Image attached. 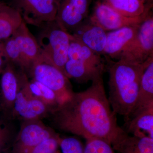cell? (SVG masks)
I'll return each mask as SVG.
<instances>
[{
  "mask_svg": "<svg viewBox=\"0 0 153 153\" xmlns=\"http://www.w3.org/2000/svg\"><path fill=\"white\" fill-rule=\"evenodd\" d=\"M50 114L53 124L60 130L86 140H102L114 149L129 135L118 124L102 77L92 81L84 91L73 92Z\"/></svg>",
  "mask_w": 153,
  "mask_h": 153,
  "instance_id": "obj_1",
  "label": "cell"
},
{
  "mask_svg": "<svg viewBox=\"0 0 153 153\" xmlns=\"http://www.w3.org/2000/svg\"><path fill=\"white\" fill-rule=\"evenodd\" d=\"M105 59L109 73L108 101L114 112L126 120L135 104L143 73L153 57L142 64Z\"/></svg>",
  "mask_w": 153,
  "mask_h": 153,
  "instance_id": "obj_2",
  "label": "cell"
},
{
  "mask_svg": "<svg viewBox=\"0 0 153 153\" xmlns=\"http://www.w3.org/2000/svg\"><path fill=\"white\" fill-rule=\"evenodd\" d=\"M37 39L41 53L64 74L72 35L60 27L55 21L45 24Z\"/></svg>",
  "mask_w": 153,
  "mask_h": 153,
  "instance_id": "obj_3",
  "label": "cell"
},
{
  "mask_svg": "<svg viewBox=\"0 0 153 153\" xmlns=\"http://www.w3.org/2000/svg\"><path fill=\"white\" fill-rule=\"evenodd\" d=\"M29 71L33 79L49 88L55 93L60 104L74 92L69 78L52 65L42 53Z\"/></svg>",
  "mask_w": 153,
  "mask_h": 153,
  "instance_id": "obj_4",
  "label": "cell"
},
{
  "mask_svg": "<svg viewBox=\"0 0 153 153\" xmlns=\"http://www.w3.org/2000/svg\"><path fill=\"white\" fill-rule=\"evenodd\" d=\"M9 4L19 12L26 24L41 27L55 21L58 3V0H11Z\"/></svg>",
  "mask_w": 153,
  "mask_h": 153,
  "instance_id": "obj_5",
  "label": "cell"
},
{
  "mask_svg": "<svg viewBox=\"0 0 153 153\" xmlns=\"http://www.w3.org/2000/svg\"><path fill=\"white\" fill-rule=\"evenodd\" d=\"M152 57H153V16L151 11L140 24L135 38L121 54L119 60L135 64H142Z\"/></svg>",
  "mask_w": 153,
  "mask_h": 153,
  "instance_id": "obj_6",
  "label": "cell"
},
{
  "mask_svg": "<svg viewBox=\"0 0 153 153\" xmlns=\"http://www.w3.org/2000/svg\"><path fill=\"white\" fill-rule=\"evenodd\" d=\"M57 134L41 120H25L16 135L12 153H26L43 141Z\"/></svg>",
  "mask_w": 153,
  "mask_h": 153,
  "instance_id": "obj_7",
  "label": "cell"
},
{
  "mask_svg": "<svg viewBox=\"0 0 153 153\" xmlns=\"http://www.w3.org/2000/svg\"><path fill=\"white\" fill-rule=\"evenodd\" d=\"M151 11L140 16L133 18L126 17L98 1L96 2L93 13L88 19L91 22L108 32L126 26L140 24Z\"/></svg>",
  "mask_w": 153,
  "mask_h": 153,
  "instance_id": "obj_8",
  "label": "cell"
},
{
  "mask_svg": "<svg viewBox=\"0 0 153 153\" xmlns=\"http://www.w3.org/2000/svg\"><path fill=\"white\" fill-rule=\"evenodd\" d=\"M91 0H58L55 22L66 32L72 33L87 19Z\"/></svg>",
  "mask_w": 153,
  "mask_h": 153,
  "instance_id": "obj_9",
  "label": "cell"
},
{
  "mask_svg": "<svg viewBox=\"0 0 153 153\" xmlns=\"http://www.w3.org/2000/svg\"><path fill=\"white\" fill-rule=\"evenodd\" d=\"M14 64L9 62L2 71L1 80V108L6 117L11 119L15 100L21 83L22 72L18 75Z\"/></svg>",
  "mask_w": 153,
  "mask_h": 153,
  "instance_id": "obj_10",
  "label": "cell"
},
{
  "mask_svg": "<svg viewBox=\"0 0 153 153\" xmlns=\"http://www.w3.org/2000/svg\"><path fill=\"white\" fill-rule=\"evenodd\" d=\"M140 24L126 26L107 32L103 55L110 59L118 60L135 38Z\"/></svg>",
  "mask_w": 153,
  "mask_h": 153,
  "instance_id": "obj_11",
  "label": "cell"
},
{
  "mask_svg": "<svg viewBox=\"0 0 153 153\" xmlns=\"http://www.w3.org/2000/svg\"><path fill=\"white\" fill-rule=\"evenodd\" d=\"M107 33L102 28L85 19L71 33V35L99 55L104 54Z\"/></svg>",
  "mask_w": 153,
  "mask_h": 153,
  "instance_id": "obj_12",
  "label": "cell"
},
{
  "mask_svg": "<svg viewBox=\"0 0 153 153\" xmlns=\"http://www.w3.org/2000/svg\"><path fill=\"white\" fill-rule=\"evenodd\" d=\"M12 37L17 42L29 71L33 63L40 57L41 51L37 39L30 33L24 21Z\"/></svg>",
  "mask_w": 153,
  "mask_h": 153,
  "instance_id": "obj_13",
  "label": "cell"
},
{
  "mask_svg": "<svg viewBox=\"0 0 153 153\" xmlns=\"http://www.w3.org/2000/svg\"><path fill=\"white\" fill-rule=\"evenodd\" d=\"M125 123L123 128L128 134L153 139V106L130 116Z\"/></svg>",
  "mask_w": 153,
  "mask_h": 153,
  "instance_id": "obj_14",
  "label": "cell"
},
{
  "mask_svg": "<svg viewBox=\"0 0 153 153\" xmlns=\"http://www.w3.org/2000/svg\"><path fill=\"white\" fill-rule=\"evenodd\" d=\"M152 106H153V60H151L143 73L136 102L128 118Z\"/></svg>",
  "mask_w": 153,
  "mask_h": 153,
  "instance_id": "obj_15",
  "label": "cell"
},
{
  "mask_svg": "<svg viewBox=\"0 0 153 153\" xmlns=\"http://www.w3.org/2000/svg\"><path fill=\"white\" fill-rule=\"evenodd\" d=\"M104 69L94 67L78 60L68 59L64 67V74L68 78H73L83 83L102 77Z\"/></svg>",
  "mask_w": 153,
  "mask_h": 153,
  "instance_id": "obj_16",
  "label": "cell"
},
{
  "mask_svg": "<svg viewBox=\"0 0 153 153\" xmlns=\"http://www.w3.org/2000/svg\"><path fill=\"white\" fill-rule=\"evenodd\" d=\"M68 59L79 60L104 70V60L101 55L94 52L72 35L68 49Z\"/></svg>",
  "mask_w": 153,
  "mask_h": 153,
  "instance_id": "obj_17",
  "label": "cell"
},
{
  "mask_svg": "<svg viewBox=\"0 0 153 153\" xmlns=\"http://www.w3.org/2000/svg\"><path fill=\"white\" fill-rule=\"evenodd\" d=\"M123 16L137 17L152 10V3L142 0H99Z\"/></svg>",
  "mask_w": 153,
  "mask_h": 153,
  "instance_id": "obj_18",
  "label": "cell"
},
{
  "mask_svg": "<svg viewBox=\"0 0 153 153\" xmlns=\"http://www.w3.org/2000/svg\"><path fill=\"white\" fill-rule=\"evenodd\" d=\"M23 21L16 9L9 4L0 2V41L11 37Z\"/></svg>",
  "mask_w": 153,
  "mask_h": 153,
  "instance_id": "obj_19",
  "label": "cell"
},
{
  "mask_svg": "<svg viewBox=\"0 0 153 153\" xmlns=\"http://www.w3.org/2000/svg\"><path fill=\"white\" fill-rule=\"evenodd\" d=\"M114 150L118 153H153V139L128 135Z\"/></svg>",
  "mask_w": 153,
  "mask_h": 153,
  "instance_id": "obj_20",
  "label": "cell"
},
{
  "mask_svg": "<svg viewBox=\"0 0 153 153\" xmlns=\"http://www.w3.org/2000/svg\"><path fill=\"white\" fill-rule=\"evenodd\" d=\"M29 86L33 95L49 107L51 112L60 105V102L55 93L41 82L32 79L29 81Z\"/></svg>",
  "mask_w": 153,
  "mask_h": 153,
  "instance_id": "obj_21",
  "label": "cell"
},
{
  "mask_svg": "<svg viewBox=\"0 0 153 153\" xmlns=\"http://www.w3.org/2000/svg\"><path fill=\"white\" fill-rule=\"evenodd\" d=\"M4 49L9 62L16 64L22 70L27 71V66L20 48L13 37L3 41Z\"/></svg>",
  "mask_w": 153,
  "mask_h": 153,
  "instance_id": "obj_22",
  "label": "cell"
},
{
  "mask_svg": "<svg viewBox=\"0 0 153 153\" xmlns=\"http://www.w3.org/2000/svg\"><path fill=\"white\" fill-rule=\"evenodd\" d=\"M15 128L7 120H0V153H2L15 139Z\"/></svg>",
  "mask_w": 153,
  "mask_h": 153,
  "instance_id": "obj_23",
  "label": "cell"
},
{
  "mask_svg": "<svg viewBox=\"0 0 153 153\" xmlns=\"http://www.w3.org/2000/svg\"><path fill=\"white\" fill-rule=\"evenodd\" d=\"M59 135L51 137L38 144L26 153H59Z\"/></svg>",
  "mask_w": 153,
  "mask_h": 153,
  "instance_id": "obj_24",
  "label": "cell"
},
{
  "mask_svg": "<svg viewBox=\"0 0 153 153\" xmlns=\"http://www.w3.org/2000/svg\"><path fill=\"white\" fill-rule=\"evenodd\" d=\"M86 140L84 153H118L111 145L102 140L92 139Z\"/></svg>",
  "mask_w": 153,
  "mask_h": 153,
  "instance_id": "obj_25",
  "label": "cell"
},
{
  "mask_svg": "<svg viewBox=\"0 0 153 153\" xmlns=\"http://www.w3.org/2000/svg\"><path fill=\"white\" fill-rule=\"evenodd\" d=\"M59 147L62 153H84V146L76 138H58Z\"/></svg>",
  "mask_w": 153,
  "mask_h": 153,
  "instance_id": "obj_26",
  "label": "cell"
},
{
  "mask_svg": "<svg viewBox=\"0 0 153 153\" xmlns=\"http://www.w3.org/2000/svg\"><path fill=\"white\" fill-rule=\"evenodd\" d=\"M8 59L4 49L3 41H0V71H2L8 62Z\"/></svg>",
  "mask_w": 153,
  "mask_h": 153,
  "instance_id": "obj_27",
  "label": "cell"
},
{
  "mask_svg": "<svg viewBox=\"0 0 153 153\" xmlns=\"http://www.w3.org/2000/svg\"><path fill=\"white\" fill-rule=\"evenodd\" d=\"M147 3H152V0H142Z\"/></svg>",
  "mask_w": 153,
  "mask_h": 153,
  "instance_id": "obj_28",
  "label": "cell"
},
{
  "mask_svg": "<svg viewBox=\"0 0 153 153\" xmlns=\"http://www.w3.org/2000/svg\"><path fill=\"white\" fill-rule=\"evenodd\" d=\"M1 71H0V74H1Z\"/></svg>",
  "mask_w": 153,
  "mask_h": 153,
  "instance_id": "obj_29",
  "label": "cell"
}]
</instances>
